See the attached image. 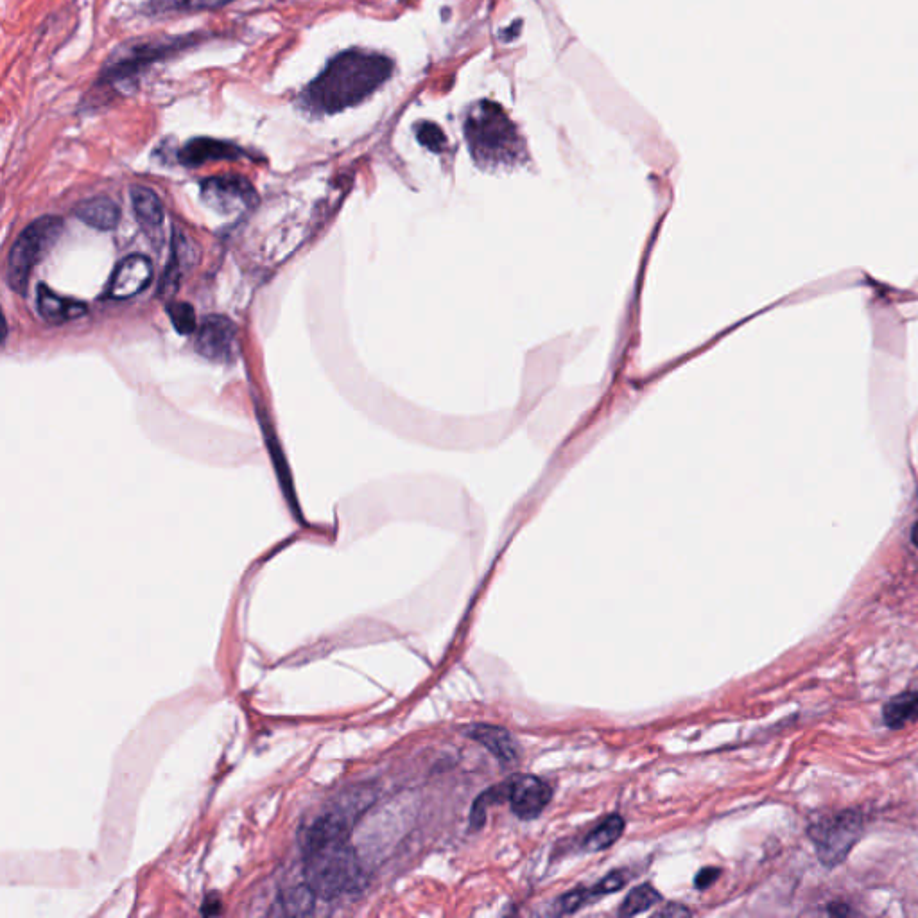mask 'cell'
I'll return each mask as SVG.
<instances>
[{
	"label": "cell",
	"instance_id": "15",
	"mask_svg": "<svg viewBox=\"0 0 918 918\" xmlns=\"http://www.w3.org/2000/svg\"><path fill=\"white\" fill-rule=\"evenodd\" d=\"M74 214L85 225L108 232L119 225L121 208L108 196H96L90 200L79 201L74 207Z\"/></svg>",
	"mask_w": 918,
	"mask_h": 918
},
{
	"label": "cell",
	"instance_id": "8",
	"mask_svg": "<svg viewBox=\"0 0 918 918\" xmlns=\"http://www.w3.org/2000/svg\"><path fill=\"white\" fill-rule=\"evenodd\" d=\"M495 798H506L511 811L522 820H533L544 813L553 797V789L533 775H517L494 788Z\"/></svg>",
	"mask_w": 918,
	"mask_h": 918
},
{
	"label": "cell",
	"instance_id": "6",
	"mask_svg": "<svg viewBox=\"0 0 918 918\" xmlns=\"http://www.w3.org/2000/svg\"><path fill=\"white\" fill-rule=\"evenodd\" d=\"M863 834V816L856 811H840L820 816L809 827V838L816 856L827 868L841 865Z\"/></svg>",
	"mask_w": 918,
	"mask_h": 918
},
{
	"label": "cell",
	"instance_id": "24",
	"mask_svg": "<svg viewBox=\"0 0 918 918\" xmlns=\"http://www.w3.org/2000/svg\"><path fill=\"white\" fill-rule=\"evenodd\" d=\"M719 874H721V870H719V868H703V870H700V874L696 875V879H694V886H696L698 890H705V888H709L711 884H714L716 881H718Z\"/></svg>",
	"mask_w": 918,
	"mask_h": 918
},
{
	"label": "cell",
	"instance_id": "17",
	"mask_svg": "<svg viewBox=\"0 0 918 918\" xmlns=\"http://www.w3.org/2000/svg\"><path fill=\"white\" fill-rule=\"evenodd\" d=\"M234 0H149L144 6V13L149 17L167 15V13H196L219 9Z\"/></svg>",
	"mask_w": 918,
	"mask_h": 918
},
{
	"label": "cell",
	"instance_id": "14",
	"mask_svg": "<svg viewBox=\"0 0 918 918\" xmlns=\"http://www.w3.org/2000/svg\"><path fill=\"white\" fill-rule=\"evenodd\" d=\"M36 305H38V312H40V316L44 320L58 323V325L65 323V321L78 320L81 316H85L88 311L87 304H83L79 300L56 295L47 286H38Z\"/></svg>",
	"mask_w": 918,
	"mask_h": 918
},
{
	"label": "cell",
	"instance_id": "9",
	"mask_svg": "<svg viewBox=\"0 0 918 918\" xmlns=\"http://www.w3.org/2000/svg\"><path fill=\"white\" fill-rule=\"evenodd\" d=\"M153 280V264L144 255H130L115 266L104 296L112 300H130L148 289Z\"/></svg>",
	"mask_w": 918,
	"mask_h": 918
},
{
	"label": "cell",
	"instance_id": "25",
	"mask_svg": "<svg viewBox=\"0 0 918 918\" xmlns=\"http://www.w3.org/2000/svg\"><path fill=\"white\" fill-rule=\"evenodd\" d=\"M660 917H671V915H691V911L685 910L684 906H678V904H669V908L666 910L659 911Z\"/></svg>",
	"mask_w": 918,
	"mask_h": 918
},
{
	"label": "cell",
	"instance_id": "16",
	"mask_svg": "<svg viewBox=\"0 0 918 918\" xmlns=\"http://www.w3.org/2000/svg\"><path fill=\"white\" fill-rule=\"evenodd\" d=\"M884 725L892 730H901L918 721V691L897 694L884 703Z\"/></svg>",
	"mask_w": 918,
	"mask_h": 918
},
{
	"label": "cell",
	"instance_id": "13",
	"mask_svg": "<svg viewBox=\"0 0 918 918\" xmlns=\"http://www.w3.org/2000/svg\"><path fill=\"white\" fill-rule=\"evenodd\" d=\"M130 198L133 212L142 230L151 239L160 237L162 226H164V205L160 198L148 187H140V185L131 187Z\"/></svg>",
	"mask_w": 918,
	"mask_h": 918
},
{
	"label": "cell",
	"instance_id": "22",
	"mask_svg": "<svg viewBox=\"0 0 918 918\" xmlns=\"http://www.w3.org/2000/svg\"><path fill=\"white\" fill-rule=\"evenodd\" d=\"M632 875L628 874L626 870H614L610 872L607 877H603L596 886L589 888L590 899H598V897H603V895H608V893L619 892L623 888L624 884L630 881Z\"/></svg>",
	"mask_w": 918,
	"mask_h": 918
},
{
	"label": "cell",
	"instance_id": "21",
	"mask_svg": "<svg viewBox=\"0 0 918 918\" xmlns=\"http://www.w3.org/2000/svg\"><path fill=\"white\" fill-rule=\"evenodd\" d=\"M416 139L424 148L433 153H443L447 148V137L440 126L433 122H418L415 128Z\"/></svg>",
	"mask_w": 918,
	"mask_h": 918
},
{
	"label": "cell",
	"instance_id": "1",
	"mask_svg": "<svg viewBox=\"0 0 918 918\" xmlns=\"http://www.w3.org/2000/svg\"><path fill=\"white\" fill-rule=\"evenodd\" d=\"M393 74V61L379 52L350 49L334 56L298 97L309 115H336L379 90Z\"/></svg>",
	"mask_w": 918,
	"mask_h": 918
},
{
	"label": "cell",
	"instance_id": "20",
	"mask_svg": "<svg viewBox=\"0 0 918 918\" xmlns=\"http://www.w3.org/2000/svg\"><path fill=\"white\" fill-rule=\"evenodd\" d=\"M167 314L173 321L174 329L178 330L183 336H189L198 327L196 312L192 309V305L187 304V302H173V304L167 305Z\"/></svg>",
	"mask_w": 918,
	"mask_h": 918
},
{
	"label": "cell",
	"instance_id": "23",
	"mask_svg": "<svg viewBox=\"0 0 918 918\" xmlns=\"http://www.w3.org/2000/svg\"><path fill=\"white\" fill-rule=\"evenodd\" d=\"M590 901L589 888H576L558 899L556 906L562 915H569L583 908Z\"/></svg>",
	"mask_w": 918,
	"mask_h": 918
},
{
	"label": "cell",
	"instance_id": "10",
	"mask_svg": "<svg viewBox=\"0 0 918 918\" xmlns=\"http://www.w3.org/2000/svg\"><path fill=\"white\" fill-rule=\"evenodd\" d=\"M237 329L234 321L225 316H207L201 321V327L196 336V350L198 354L207 357L210 361L226 363L230 361L235 352Z\"/></svg>",
	"mask_w": 918,
	"mask_h": 918
},
{
	"label": "cell",
	"instance_id": "12",
	"mask_svg": "<svg viewBox=\"0 0 918 918\" xmlns=\"http://www.w3.org/2000/svg\"><path fill=\"white\" fill-rule=\"evenodd\" d=\"M465 734L470 739H474L479 745L485 746L490 754L495 755L503 763H513L519 757L517 741L513 739V736L506 728L477 723V725L468 727Z\"/></svg>",
	"mask_w": 918,
	"mask_h": 918
},
{
	"label": "cell",
	"instance_id": "26",
	"mask_svg": "<svg viewBox=\"0 0 918 918\" xmlns=\"http://www.w3.org/2000/svg\"><path fill=\"white\" fill-rule=\"evenodd\" d=\"M911 542L918 547V520L915 522L913 529H911Z\"/></svg>",
	"mask_w": 918,
	"mask_h": 918
},
{
	"label": "cell",
	"instance_id": "18",
	"mask_svg": "<svg viewBox=\"0 0 918 918\" xmlns=\"http://www.w3.org/2000/svg\"><path fill=\"white\" fill-rule=\"evenodd\" d=\"M624 831V820L619 815L608 816L607 820L599 823L594 831L590 832L585 840V849L590 852L607 850L621 838Z\"/></svg>",
	"mask_w": 918,
	"mask_h": 918
},
{
	"label": "cell",
	"instance_id": "19",
	"mask_svg": "<svg viewBox=\"0 0 918 918\" xmlns=\"http://www.w3.org/2000/svg\"><path fill=\"white\" fill-rule=\"evenodd\" d=\"M660 899H662L660 893L651 884L635 886L632 892L626 895V899L621 904L619 915H623V917L641 915V913L651 910L655 904H659Z\"/></svg>",
	"mask_w": 918,
	"mask_h": 918
},
{
	"label": "cell",
	"instance_id": "5",
	"mask_svg": "<svg viewBox=\"0 0 918 918\" xmlns=\"http://www.w3.org/2000/svg\"><path fill=\"white\" fill-rule=\"evenodd\" d=\"M63 232L60 217H38L27 226L11 246L8 257V284L18 295H26L33 269L51 250Z\"/></svg>",
	"mask_w": 918,
	"mask_h": 918
},
{
	"label": "cell",
	"instance_id": "7",
	"mask_svg": "<svg viewBox=\"0 0 918 918\" xmlns=\"http://www.w3.org/2000/svg\"><path fill=\"white\" fill-rule=\"evenodd\" d=\"M201 200L217 214L232 216L257 205L259 196L243 176H214L201 183Z\"/></svg>",
	"mask_w": 918,
	"mask_h": 918
},
{
	"label": "cell",
	"instance_id": "4",
	"mask_svg": "<svg viewBox=\"0 0 918 918\" xmlns=\"http://www.w3.org/2000/svg\"><path fill=\"white\" fill-rule=\"evenodd\" d=\"M305 861L307 884L318 895L338 897L361 888V868L345 841L305 854Z\"/></svg>",
	"mask_w": 918,
	"mask_h": 918
},
{
	"label": "cell",
	"instance_id": "11",
	"mask_svg": "<svg viewBox=\"0 0 918 918\" xmlns=\"http://www.w3.org/2000/svg\"><path fill=\"white\" fill-rule=\"evenodd\" d=\"M246 156V151L235 146L234 142L198 137L192 139L178 151V162L187 167H200L208 162L219 160H239Z\"/></svg>",
	"mask_w": 918,
	"mask_h": 918
},
{
	"label": "cell",
	"instance_id": "3",
	"mask_svg": "<svg viewBox=\"0 0 918 918\" xmlns=\"http://www.w3.org/2000/svg\"><path fill=\"white\" fill-rule=\"evenodd\" d=\"M201 33L185 36H165V38H142L131 40L113 52L112 58L106 61L96 87H113L135 83L144 70L158 61L167 60L192 45L200 44Z\"/></svg>",
	"mask_w": 918,
	"mask_h": 918
},
{
	"label": "cell",
	"instance_id": "2",
	"mask_svg": "<svg viewBox=\"0 0 918 918\" xmlns=\"http://www.w3.org/2000/svg\"><path fill=\"white\" fill-rule=\"evenodd\" d=\"M463 130L472 158L483 169L515 167L526 160V142L503 108L494 101L472 104Z\"/></svg>",
	"mask_w": 918,
	"mask_h": 918
}]
</instances>
